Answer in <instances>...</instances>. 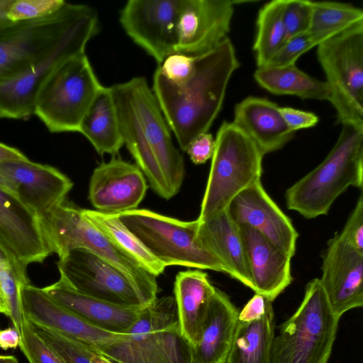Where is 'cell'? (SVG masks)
Segmentation results:
<instances>
[{
	"instance_id": "obj_1",
	"label": "cell",
	"mask_w": 363,
	"mask_h": 363,
	"mask_svg": "<svg viewBox=\"0 0 363 363\" xmlns=\"http://www.w3.org/2000/svg\"><path fill=\"white\" fill-rule=\"evenodd\" d=\"M110 89L123 145L152 190L164 199H171L182 185L184 160L173 143L152 90L143 77Z\"/></svg>"
},
{
	"instance_id": "obj_2",
	"label": "cell",
	"mask_w": 363,
	"mask_h": 363,
	"mask_svg": "<svg viewBox=\"0 0 363 363\" xmlns=\"http://www.w3.org/2000/svg\"><path fill=\"white\" fill-rule=\"evenodd\" d=\"M239 66L235 48L227 37L214 49L195 57L193 71L182 82H171L155 70L152 90L183 151L196 137L208 133Z\"/></svg>"
},
{
	"instance_id": "obj_3",
	"label": "cell",
	"mask_w": 363,
	"mask_h": 363,
	"mask_svg": "<svg viewBox=\"0 0 363 363\" xmlns=\"http://www.w3.org/2000/svg\"><path fill=\"white\" fill-rule=\"evenodd\" d=\"M363 185V127L342 124L338 139L325 158L285 192L289 210L307 219L326 215L350 186Z\"/></svg>"
},
{
	"instance_id": "obj_4",
	"label": "cell",
	"mask_w": 363,
	"mask_h": 363,
	"mask_svg": "<svg viewBox=\"0 0 363 363\" xmlns=\"http://www.w3.org/2000/svg\"><path fill=\"white\" fill-rule=\"evenodd\" d=\"M97 351L117 363H194L192 347L181 333L172 296L157 298L142 309L126 333Z\"/></svg>"
},
{
	"instance_id": "obj_5",
	"label": "cell",
	"mask_w": 363,
	"mask_h": 363,
	"mask_svg": "<svg viewBox=\"0 0 363 363\" xmlns=\"http://www.w3.org/2000/svg\"><path fill=\"white\" fill-rule=\"evenodd\" d=\"M38 221L50 254L55 253L60 259L73 249H86L116 267L152 301L157 298V277L114 245L84 216L82 209L64 201L39 216Z\"/></svg>"
},
{
	"instance_id": "obj_6",
	"label": "cell",
	"mask_w": 363,
	"mask_h": 363,
	"mask_svg": "<svg viewBox=\"0 0 363 363\" xmlns=\"http://www.w3.org/2000/svg\"><path fill=\"white\" fill-rule=\"evenodd\" d=\"M340 319L319 279L311 280L301 305L274 337L269 363H328Z\"/></svg>"
},
{
	"instance_id": "obj_7",
	"label": "cell",
	"mask_w": 363,
	"mask_h": 363,
	"mask_svg": "<svg viewBox=\"0 0 363 363\" xmlns=\"http://www.w3.org/2000/svg\"><path fill=\"white\" fill-rule=\"evenodd\" d=\"M215 141L199 222L226 209L239 193L261 181L264 155L236 125L223 121Z\"/></svg>"
},
{
	"instance_id": "obj_8",
	"label": "cell",
	"mask_w": 363,
	"mask_h": 363,
	"mask_svg": "<svg viewBox=\"0 0 363 363\" xmlns=\"http://www.w3.org/2000/svg\"><path fill=\"white\" fill-rule=\"evenodd\" d=\"M101 86L85 53L72 57L43 82L35 94L33 114L52 133L79 132Z\"/></svg>"
},
{
	"instance_id": "obj_9",
	"label": "cell",
	"mask_w": 363,
	"mask_h": 363,
	"mask_svg": "<svg viewBox=\"0 0 363 363\" xmlns=\"http://www.w3.org/2000/svg\"><path fill=\"white\" fill-rule=\"evenodd\" d=\"M122 223L165 267L184 266L228 274L224 264L197 238L199 222L182 221L147 209L118 213Z\"/></svg>"
},
{
	"instance_id": "obj_10",
	"label": "cell",
	"mask_w": 363,
	"mask_h": 363,
	"mask_svg": "<svg viewBox=\"0 0 363 363\" xmlns=\"http://www.w3.org/2000/svg\"><path fill=\"white\" fill-rule=\"evenodd\" d=\"M318 60L342 124L363 127V22L320 43Z\"/></svg>"
},
{
	"instance_id": "obj_11",
	"label": "cell",
	"mask_w": 363,
	"mask_h": 363,
	"mask_svg": "<svg viewBox=\"0 0 363 363\" xmlns=\"http://www.w3.org/2000/svg\"><path fill=\"white\" fill-rule=\"evenodd\" d=\"M89 8L66 2L53 14L18 22L0 38V84L16 78L44 58Z\"/></svg>"
},
{
	"instance_id": "obj_12",
	"label": "cell",
	"mask_w": 363,
	"mask_h": 363,
	"mask_svg": "<svg viewBox=\"0 0 363 363\" xmlns=\"http://www.w3.org/2000/svg\"><path fill=\"white\" fill-rule=\"evenodd\" d=\"M99 28L98 13L90 7L44 58L16 78L0 84V118H30L33 114L35 94L43 82L57 65L85 53L88 42Z\"/></svg>"
},
{
	"instance_id": "obj_13",
	"label": "cell",
	"mask_w": 363,
	"mask_h": 363,
	"mask_svg": "<svg viewBox=\"0 0 363 363\" xmlns=\"http://www.w3.org/2000/svg\"><path fill=\"white\" fill-rule=\"evenodd\" d=\"M57 265L60 279L80 294L125 307L153 302L116 267L86 249L69 251Z\"/></svg>"
},
{
	"instance_id": "obj_14",
	"label": "cell",
	"mask_w": 363,
	"mask_h": 363,
	"mask_svg": "<svg viewBox=\"0 0 363 363\" xmlns=\"http://www.w3.org/2000/svg\"><path fill=\"white\" fill-rule=\"evenodd\" d=\"M182 0H130L120 11L126 34L160 65L177 45Z\"/></svg>"
},
{
	"instance_id": "obj_15",
	"label": "cell",
	"mask_w": 363,
	"mask_h": 363,
	"mask_svg": "<svg viewBox=\"0 0 363 363\" xmlns=\"http://www.w3.org/2000/svg\"><path fill=\"white\" fill-rule=\"evenodd\" d=\"M319 279L330 308L338 318L363 306V254L336 233L323 255Z\"/></svg>"
},
{
	"instance_id": "obj_16",
	"label": "cell",
	"mask_w": 363,
	"mask_h": 363,
	"mask_svg": "<svg viewBox=\"0 0 363 363\" xmlns=\"http://www.w3.org/2000/svg\"><path fill=\"white\" fill-rule=\"evenodd\" d=\"M231 0H182L176 52L199 56L214 49L228 36L234 13Z\"/></svg>"
},
{
	"instance_id": "obj_17",
	"label": "cell",
	"mask_w": 363,
	"mask_h": 363,
	"mask_svg": "<svg viewBox=\"0 0 363 363\" xmlns=\"http://www.w3.org/2000/svg\"><path fill=\"white\" fill-rule=\"evenodd\" d=\"M147 189L146 179L137 164L114 155L94 169L88 198L96 211L118 214L136 209Z\"/></svg>"
},
{
	"instance_id": "obj_18",
	"label": "cell",
	"mask_w": 363,
	"mask_h": 363,
	"mask_svg": "<svg viewBox=\"0 0 363 363\" xmlns=\"http://www.w3.org/2000/svg\"><path fill=\"white\" fill-rule=\"evenodd\" d=\"M227 210L238 225L254 228L291 258L294 255L298 233L265 191L261 181L239 193Z\"/></svg>"
},
{
	"instance_id": "obj_19",
	"label": "cell",
	"mask_w": 363,
	"mask_h": 363,
	"mask_svg": "<svg viewBox=\"0 0 363 363\" xmlns=\"http://www.w3.org/2000/svg\"><path fill=\"white\" fill-rule=\"evenodd\" d=\"M0 171L19 200L38 216L63 202L73 186L57 169L29 160L0 161Z\"/></svg>"
},
{
	"instance_id": "obj_20",
	"label": "cell",
	"mask_w": 363,
	"mask_h": 363,
	"mask_svg": "<svg viewBox=\"0 0 363 363\" xmlns=\"http://www.w3.org/2000/svg\"><path fill=\"white\" fill-rule=\"evenodd\" d=\"M20 300L23 318L77 340L96 351L101 345L119 335L89 324L55 301L43 289L30 284L21 286Z\"/></svg>"
},
{
	"instance_id": "obj_21",
	"label": "cell",
	"mask_w": 363,
	"mask_h": 363,
	"mask_svg": "<svg viewBox=\"0 0 363 363\" xmlns=\"http://www.w3.org/2000/svg\"><path fill=\"white\" fill-rule=\"evenodd\" d=\"M0 241L26 266L42 263L50 254L38 216L11 191L0 186Z\"/></svg>"
},
{
	"instance_id": "obj_22",
	"label": "cell",
	"mask_w": 363,
	"mask_h": 363,
	"mask_svg": "<svg viewBox=\"0 0 363 363\" xmlns=\"http://www.w3.org/2000/svg\"><path fill=\"white\" fill-rule=\"evenodd\" d=\"M252 290L273 301L291 282V257L260 233L238 225Z\"/></svg>"
},
{
	"instance_id": "obj_23",
	"label": "cell",
	"mask_w": 363,
	"mask_h": 363,
	"mask_svg": "<svg viewBox=\"0 0 363 363\" xmlns=\"http://www.w3.org/2000/svg\"><path fill=\"white\" fill-rule=\"evenodd\" d=\"M279 106L265 98L248 96L237 104L232 122L258 147L263 155L283 147L294 136Z\"/></svg>"
},
{
	"instance_id": "obj_24",
	"label": "cell",
	"mask_w": 363,
	"mask_h": 363,
	"mask_svg": "<svg viewBox=\"0 0 363 363\" xmlns=\"http://www.w3.org/2000/svg\"><path fill=\"white\" fill-rule=\"evenodd\" d=\"M43 289L55 301L89 324L116 334L126 333L143 308L118 306L86 296L61 279Z\"/></svg>"
},
{
	"instance_id": "obj_25",
	"label": "cell",
	"mask_w": 363,
	"mask_h": 363,
	"mask_svg": "<svg viewBox=\"0 0 363 363\" xmlns=\"http://www.w3.org/2000/svg\"><path fill=\"white\" fill-rule=\"evenodd\" d=\"M197 238L206 250L224 264L229 276L252 289L240 228L227 208L199 222Z\"/></svg>"
},
{
	"instance_id": "obj_26",
	"label": "cell",
	"mask_w": 363,
	"mask_h": 363,
	"mask_svg": "<svg viewBox=\"0 0 363 363\" xmlns=\"http://www.w3.org/2000/svg\"><path fill=\"white\" fill-rule=\"evenodd\" d=\"M238 313L229 296L216 288L200 335L192 347L194 363H226Z\"/></svg>"
},
{
	"instance_id": "obj_27",
	"label": "cell",
	"mask_w": 363,
	"mask_h": 363,
	"mask_svg": "<svg viewBox=\"0 0 363 363\" xmlns=\"http://www.w3.org/2000/svg\"><path fill=\"white\" fill-rule=\"evenodd\" d=\"M216 287L200 270L179 272L174 286L181 333L193 347L200 335Z\"/></svg>"
},
{
	"instance_id": "obj_28",
	"label": "cell",
	"mask_w": 363,
	"mask_h": 363,
	"mask_svg": "<svg viewBox=\"0 0 363 363\" xmlns=\"http://www.w3.org/2000/svg\"><path fill=\"white\" fill-rule=\"evenodd\" d=\"M79 133L98 154L118 153L123 142L110 87L101 86L82 120Z\"/></svg>"
},
{
	"instance_id": "obj_29",
	"label": "cell",
	"mask_w": 363,
	"mask_h": 363,
	"mask_svg": "<svg viewBox=\"0 0 363 363\" xmlns=\"http://www.w3.org/2000/svg\"><path fill=\"white\" fill-rule=\"evenodd\" d=\"M274 323L272 302L260 318L246 323L238 320L226 363H269Z\"/></svg>"
},
{
	"instance_id": "obj_30",
	"label": "cell",
	"mask_w": 363,
	"mask_h": 363,
	"mask_svg": "<svg viewBox=\"0 0 363 363\" xmlns=\"http://www.w3.org/2000/svg\"><path fill=\"white\" fill-rule=\"evenodd\" d=\"M254 78L258 84L277 95H294L303 99L330 100L328 83L300 70L292 64L284 67L257 68Z\"/></svg>"
},
{
	"instance_id": "obj_31",
	"label": "cell",
	"mask_w": 363,
	"mask_h": 363,
	"mask_svg": "<svg viewBox=\"0 0 363 363\" xmlns=\"http://www.w3.org/2000/svg\"><path fill=\"white\" fill-rule=\"evenodd\" d=\"M82 214L114 245L133 258L146 271L155 277L164 272L166 267L122 223L118 214L89 209H82Z\"/></svg>"
},
{
	"instance_id": "obj_32",
	"label": "cell",
	"mask_w": 363,
	"mask_h": 363,
	"mask_svg": "<svg viewBox=\"0 0 363 363\" xmlns=\"http://www.w3.org/2000/svg\"><path fill=\"white\" fill-rule=\"evenodd\" d=\"M285 0H274L259 11L253 50L257 68L268 65L288 40L283 13Z\"/></svg>"
},
{
	"instance_id": "obj_33",
	"label": "cell",
	"mask_w": 363,
	"mask_h": 363,
	"mask_svg": "<svg viewBox=\"0 0 363 363\" xmlns=\"http://www.w3.org/2000/svg\"><path fill=\"white\" fill-rule=\"evenodd\" d=\"M26 265L0 241V292L8 308L13 327L21 333L23 315L20 288L30 284Z\"/></svg>"
},
{
	"instance_id": "obj_34",
	"label": "cell",
	"mask_w": 363,
	"mask_h": 363,
	"mask_svg": "<svg viewBox=\"0 0 363 363\" xmlns=\"http://www.w3.org/2000/svg\"><path fill=\"white\" fill-rule=\"evenodd\" d=\"M363 22V11L353 5L334 1H313L308 32L323 40Z\"/></svg>"
},
{
	"instance_id": "obj_35",
	"label": "cell",
	"mask_w": 363,
	"mask_h": 363,
	"mask_svg": "<svg viewBox=\"0 0 363 363\" xmlns=\"http://www.w3.org/2000/svg\"><path fill=\"white\" fill-rule=\"evenodd\" d=\"M29 323L34 332L64 363H91V358L99 354L95 349L77 340L38 324L30 321Z\"/></svg>"
},
{
	"instance_id": "obj_36",
	"label": "cell",
	"mask_w": 363,
	"mask_h": 363,
	"mask_svg": "<svg viewBox=\"0 0 363 363\" xmlns=\"http://www.w3.org/2000/svg\"><path fill=\"white\" fill-rule=\"evenodd\" d=\"M18 346L30 363H64L34 332L25 318L22 321Z\"/></svg>"
},
{
	"instance_id": "obj_37",
	"label": "cell",
	"mask_w": 363,
	"mask_h": 363,
	"mask_svg": "<svg viewBox=\"0 0 363 363\" xmlns=\"http://www.w3.org/2000/svg\"><path fill=\"white\" fill-rule=\"evenodd\" d=\"M65 3L64 0H15L7 18L13 23L38 19L55 13Z\"/></svg>"
},
{
	"instance_id": "obj_38",
	"label": "cell",
	"mask_w": 363,
	"mask_h": 363,
	"mask_svg": "<svg viewBox=\"0 0 363 363\" xmlns=\"http://www.w3.org/2000/svg\"><path fill=\"white\" fill-rule=\"evenodd\" d=\"M313 15V1L285 0L283 20L288 39L308 32Z\"/></svg>"
},
{
	"instance_id": "obj_39",
	"label": "cell",
	"mask_w": 363,
	"mask_h": 363,
	"mask_svg": "<svg viewBox=\"0 0 363 363\" xmlns=\"http://www.w3.org/2000/svg\"><path fill=\"white\" fill-rule=\"evenodd\" d=\"M322 42V39L310 32L291 38L266 67H279L296 64L299 57Z\"/></svg>"
},
{
	"instance_id": "obj_40",
	"label": "cell",
	"mask_w": 363,
	"mask_h": 363,
	"mask_svg": "<svg viewBox=\"0 0 363 363\" xmlns=\"http://www.w3.org/2000/svg\"><path fill=\"white\" fill-rule=\"evenodd\" d=\"M195 57L180 52H174L167 57L157 65L156 71L168 81L180 83L186 79L191 74Z\"/></svg>"
},
{
	"instance_id": "obj_41",
	"label": "cell",
	"mask_w": 363,
	"mask_h": 363,
	"mask_svg": "<svg viewBox=\"0 0 363 363\" xmlns=\"http://www.w3.org/2000/svg\"><path fill=\"white\" fill-rule=\"evenodd\" d=\"M340 233L351 246L363 254V195L362 193Z\"/></svg>"
},
{
	"instance_id": "obj_42",
	"label": "cell",
	"mask_w": 363,
	"mask_h": 363,
	"mask_svg": "<svg viewBox=\"0 0 363 363\" xmlns=\"http://www.w3.org/2000/svg\"><path fill=\"white\" fill-rule=\"evenodd\" d=\"M216 146L215 139L208 133L196 137L188 146L186 152L196 164L205 163L212 157Z\"/></svg>"
},
{
	"instance_id": "obj_43",
	"label": "cell",
	"mask_w": 363,
	"mask_h": 363,
	"mask_svg": "<svg viewBox=\"0 0 363 363\" xmlns=\"http://www.w3.org/2000/svg\"><path fill=\"white\" fill-rule=\"evenodd\" d=\"M279 110L286 125L294 132L313 127L318 122V117L311 112L298 110L291 107H279Z\"/></svg>"
},
{
	"instance_id": "obj_44",
	"label": "cell",
	"mask_w": 363,
	"mask_h": 363,
	"mask_svg": "<svg viewBox=\"0 0 363 363\" xmlns=\"http://www.w3.org/2000/svg\"><path fill=\"white\" fill-rule=\"evenodd\" d=\"M270 302L273 301L261 294H255L239 312L238 320L246 323L260 318Z\"/></svg>"
},
{
	"instance_id": "obj_45",
	"label": "cell",
	"mask_w": 363,
	"mask_h": 363,
	"mask_svg": "<svg viewBox=\"0 0 363 363\" xmlns=\"http://www.w3.org/2000/svg\"><path fill=\"white\" fill-rule=\"evenodd\" d=\"M20 333L15 328L0 330V348L6 350L16 349L19 345Z\"/></svg>"
},
{
	"instance_id": "obj_46",
	"label": "cell",
	"mask_w": 363,
	"mask_h": 363,
	"mask_svg": "<svg viewBox=\"0 0 363 363\" xmlns=\"http://www.w3.org/2000/svg\"><path fill=\"white\" fill-rule=\"evenodd\" d=\"M15 0H0V38L6 35L18 23L7 18L8 11Z\"/></svg>"
},
{
	"instance_id": "obj_47",
	"label": "cell",
	"mask_w": 363,
	"mask_h": 363,
	"mask_svg": "<svg viewBox=\"0 0 363 363\" xmlns=\"http://www.w3.org/2000/svg\"><path fill=\"white\" fill-rule=\"evenodd\" d=\"M26 160L28 158L18 149L0 143V161Z\"/></svg>"
},
{
	"instance_id": "obj_48",
	"label": "cell",
	"mask_w": 363,
	"mask_h": 363,
	"mask_svg": "<svg viewBox=\"0 0 363 363\" xmlns=\"http://www.w3.org/2000/svg\"><path fill=\"white\" fill-rule=\"evenodd\" d=\"M0 186L15 194L13 184L0 171Z\"/></svg>"
},
{
	"instance_id": "obj_49",
	"label": "cell",
	"mask_w": 363,
	"mask_h": 363,
	"mask_svg": "<svg viewBox=\"0 0 363 363\" xmlns=\"http://www.w3.org/2000/svg\"><path fill=\"white\" fill-rule=\"evenodd\" d=\"M91 363H113L106 357L101 355L100 354H96L91 359Z\"/></svg>"
},
{
	"instance_id": "obj_50",
	"label": "cell",
	"mask_w": 363,
	"mask_h": 363,
	"mask_svg": "<svg viewBox=\"0 0 363 363\" xmlns=\"http://www.w3.org/2000/svg\"><path fill=\"white\" fill-rule=\"evenodd\" d=\"M0 363H18V361L13 355H0Z\"/></svg>"
},
{
	"instance_id": "obj_51",
	"label": "cell",
	"mask_w": 363,
	"mask_h": 363,
	"mask_svg": "<svg viewBox=\"0 0 363 363\" xmlns=\"http://www.w3.org/2000/svg\"><path fill=\"white\" fill-rule=\"evenodd\" d=\"M0 313L4 314L5 315H9V312L8 308L5 303V301L3 298V296L0 292Z\"/></svg>"
},
{
	"instance_id": "obj_52",
	"label": "cell",
	"mask_w": 363,
	"mask_h": 363,
	"mask_svg": "<svg viewBox=\"0 0 363 363\" xmlns=\"http://www.w3.org/2000/svg\"><path fill=\"white\" fill-rule=\"evenodd\" d=\"M0 330H1V328H0Z\"/></svg>"
}]
</instances>
